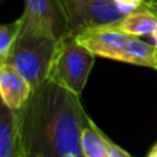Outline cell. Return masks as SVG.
<instances>
[{"label": "cell", "instance_id": "obj_1", "mask_svg": "<svg viewBox=\"0 0 157 157\" xmlns=\"http://www.w3.org/2000/svg\"><path fill=\"white\" fill-rule=\"evenodd\" d=\"M22 157H85L82 131L90 124L80 96L48 78L16 112Z\"/></svg>", "mask_w": 157, "mask_h": 157}, {"label": "cell", "instance_id": "obj_2", "mask_svg": "<svg viewBox=\"0 0 157 157\" xmlns=\"http://www.w3.org/2000/svg\"><path fill=\"white\" fill-rule=\"evenodd\" d=\"M21 17L22 26L4 64L13 66L36 88L49 78L61 39L32 13L23 10Z\"/></svg>", "mask_w": 157, "mask_h": 157}, {"label": "cell", "instance_id": "obj_3", "mask_svg": "<svg viewBox=\"0 0 157 157\" xmlns=\"http://www.w3.org/2000/svg\"><path fill=\"white\" fill-rule=\"evenodd\" d=\"M94 59L96 55L78 43L75 36H67L60 40L49 78L80 96L86 86Z\"/></svg>", "mask_w": 157, "mask_h": 157}, {"label": "cell", "instance_id": "obj_4", "mask_svg": "<svg viewBox=\"0 0 157 157\" xmlns=\"http://www.w3.org/2000/svg\"><path fill=\"white\" fill-rule=\"evenodd\" d=\"M61 2L71 36L96 27L115 26L125 16L114 0H61Z\"/></svg>", "mask_w": 157, "mask_h": 157}, {"label": "cell", "instance_id": "obj_5", "mask_svg": "<svg viewBox=\"0 0 157 157\" xmlns=\"http://www.w3.org/2000/svg\"><path fill=\"white\" fill-rule=\"evenodd\" d=\"M75 37L96 56L118 61L121 50L132 36L124 33L115 26H104L87 29Z\"/></svg>", "mask_w": 157, "mask_h": 157}, {"label": "cell", "instance_id": "obj_6", "mask_svg": "<svg viewBox=\"0 0 157 157\" xmlns=\"http://www.w3.org/2000/svg\"><path fill=\"white\" fill-rule=\"evenodd\" d=\"M32 92L31 83L13 66L0 65V94L5 105L17 112L27 103Z\"/></svg>", "mask_w": 157, "mask_h": 157}, {"label": "cell", "instance_id": "obj_7", "mask_svg": "<svg viewBox=\"0 0 157 157\" xmlns=\"http://www.w3.org/2000/svg\"><path fill=\"white\" fill-rule=\"evenodd\" d=\"M25 11L43 21L59 39L71 36L61 0H25Z\"/></svg>", "mask_w": 157, "mask_h": 157}, {"label": "cell", "instance_id": "obj_8", "mask_svg": "<svg viewBox=\"0 0 157 157\" xmlns=\"http://www.w3.org/2000/svg\"><path fill=\"white\" fill-rule=\"evenodd\" d=\"M0 157H22L16 112L4 103L0 108Z\"/></svg>", "mask_w": 157, "mask_h": 157}, {"label": "cell", "instance_id": "obj_9", "mask_svg": "<svg viewBox=\"0 0 157 157\" xmlns=\"http://www.w3.org/2000/svg\"><path fill=\"white\" fill-rule=\"evenodd\" d=\"M118 61L156 69L157 47L155 44H150L145 40L139 39V37L132 36L121 50Z\"/></svg>", "mask_w": 157, "mask_h": 157}, {"label": "cell", "instance_id": "obj_10", "mask_svg": "<svg viewBox=\"0 0 157 157\" xmlns=\"http://www.w3.org/2000/svg\"><path fill=\"white\" fill-rule=\"evenodd\" d=\"M156 26L157 16L147 9H141L131 13H128L118 25H115L118 29L135 37L151 34Z\"/></svg>", "mask_w": 157, "mask_h": 157}, {"label": "cell", "instance_id": "obj_11", "mask_svg": "<svg viewBox=\"0 0 157 157\" xmlns=\"http://www.w3.org/2000/svg\"><path fill=\"white\" fill-rule=\"evenodd\" d=\"M81 141L85 157H107L104 134L92 120H90V124L83 129Z\"/></svg>", "mask_w": 157, "mask_h": 157}, {"label": "cell", "instance_id": "obj_12", "mask_svg": "<svg viewBox=\"0 0 157 157\" xmlns=\"http://www.w3.org/2000/svg\"><path fill=\"white\" fill-rule=\"evenodd\" d=\"M22 26V17L0 27V64H4Z\"/></svg>", "mask_w": 157, "mask_h": 157}, {"label": "cell", "instance_id": "obj_13", "mask_svg": "<svg viewBox=\"0 0 157 157\" xmlns=\"http://www.w3.org/2000/svg\"><path fill=\"white\" fill-rule=\"evenodd\" d=\"M117 6L119 7V10L124 13H131L134 11L141 10L144 9V1L145 0H114Z\"/></svg>", "mask_w": 157, "mask_h": 157}, {"label": "cell", "instance_id": "obj_14", "mask_svg": "<svg viewBox=\"0 0 157 157\" xmlns=\"http://www.w3.org/2000/svg\"><path fill=\"white\" fill-rule=\"evenodd\" d=\"M104 140L107 145V157H132L126 151H124L120 146H118L110 139H108V136L105 135H104Z\"/></svg>", "mask_w": 157, "mask_h": 157}, {"label": "cell", "instance_id": "obj_15", "mask_svg": "<svg viewBox=\"0 0 157 157\" xmlns=\"http://www.w3.org/2000/svg\"><path fill=\"white\" fill-rule=\"evenodd\" d=\"M147 157H157V144H155L151 148V151L148 152Z\"/></svg>", "mask_w": 157, "mask_h": 157}, {"label": "cell", "instance_id": "obj_16", "mask_svg": "<svg viewBox=\"0 0 157 157\" xmlns=\"http://www.w3.org/2000/svg\"><path fill=\"white\" fill-rule=\"evenodd\" d=\"M150 36L152 37V39H153V42H155V45L157 47V26H156V28L152 31V33H151Z\"/></svg>", "mask_w": 157, "mask_h": 157}, {"label": "cell", "instance_id": "obj_17", "mask_svg": "<svg viewBox=\"0 0 157 157\" xmlns=\"http://www.w3.org/2000/svg\"><path fill=\"white\" fill-rule=\"evenodd\" d=\"M156 70H157V66H156Z\"/></svg>", "mask_w": 157, "mask_h": 157}]
</instances>
